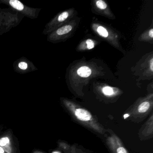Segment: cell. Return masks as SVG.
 Wrapping results in <instances>:
<instances>
[{
  "instance_id": "cell-1",
  "label": "cell",
  "mask_w": 153,
  "mask_h": 153,
  "mask_svg": "<svg viewBox=\"0 0 153 153\" xmlns=\"http://www.w3.org/2000/svg\"><path fill=\"white\" fill-rule=\"evenodd\" d=\"M62 102L71 116L79 124L101 135L105 133L104 127L88 110L68 99H63Z\"/></svg>"
},
{
  "instance_id": "cell-7",
  "label": "cell",
  "mask_w": 153,
  "mask_h": 153,
  "mask_svg": "<svg viewBox=\"0 0 153 153\" xmlns=\"http://www.w3.org/2000/svg\"><path fill=\"white\" fill-rule=\"evenodd\" d=\"M138 137L140 140H145L153 137V114L151 113L146 122L142 125L138 132Z\"/></svg>"
},
{
  "instance_id": "cell-3",
  "label": "cell",
  "mask_w": 153,
  "mask_h": 153,
  "mask_svg": "<svg viewBox=\"0 0 153 153\" xmlns=\"http://www.w3.org/2000/svg\"><path fill=\"white\" fill-rule=\"evenodd\" d=\"M16 139L11 131H3L0 129V146L6 153H19L18 142Z\"/></svg>"
},
{
  "instance_id": "cell-5",
  "label": "cell",
  "mask_w": 153,
  "mask_h": 153,
  "mask_svg": "<svg viewBox=\"0 0 153 153\" xmlns=\"http://www.w3.org/2000/svg\"><path fill=\"white\" fill-rule=\"evenodd\" d=\"M107 131L110 135L106 139V144L112 153H129L116 134L110 129H108Z\"/></svg>"
},
{
  "instance_id": "cell-19",
  "label": "cell",
  "mask_w": 153,
  "mask_h": 153,
  "mask_svg": "<svg viewBox=\"0 0 153 153\" xmlns=\"http://www.w3.org/2000/svg\"><path fill=\"white\" fill-rule=\"evenodd\" d=\"M0 153H6L4 149L1 146H0Z\"/></svg>"
},
{
  "instance_id": "cell-9",
  "label": "cell",
  "mask_w": 153,
  "mask_h": 153,
  "mask_svg": "<svg viewBox=\"0 0 153 153\" xmlns=\"http://www.w3.org/2000/svg\"><path fill=\"white\" fill-rule=\"evenodd\" d=\"M77 73L81 77L87 78L91 75L92 71L88 67L83 66L78 69Z\"/></svg>"
},
{
  "instance_id": "cell-13",
  "label": "cell",
  "mask_w": 153,
  "mask_h": 153,
  "mask_svg": "<svg viewBox=\"0 0 153 153\" xmlns=\"http://www.w3.org/2000/svg\"><path fill=\"white\" fill-rule=\"evenodd\" d=\"M18 68L21 71H26L29 68L28 64L26 62L20 61L18 64Z\"/></svg>"
},
{
  "instance_id": "cell-10",
  "label": "cell",
  "mask_w": 153,
  "mask_h": 153,
  "mask_svg": "<svg viewBox=\"0 0 153 153\" xmlns=\"http://www.w3.org/2000/svg\"><path fill=\"white\" fill-rule=\"evenodd\" d=\"M102 93L105 96L108 97H112L117 95V93L114 88L111 87L105 86L102 89Z\"/></svg>"
},
{
  "instance_id": "cell-12",
  "label": "cell",
  "mask_w": 153,
  "mask_h": 153,
  "mask_svg": "<svg viewBox=\"0 0 153 153\" xmlns=\"http://www.w3.org/2000/svg\"><path fill=\"white\" fill-rule=\"evenodd\" d=\"M97 32L100 36H102L104 38H106L109 35L108 31L106 30V28H105L101 26H99L97 27Z\"/></svg>"
},
{
  "instance_id": "cell-17",
  "label": "cell",
  "mask_w": 153,
  "mask_h": 153,
  "mask_svg": "<svg viewBox=\"0 0 153 153\" xmlns=\"http://www.w3.org/2000/svg\"><path fill=\"white\" fill-rule=\"evenodd\" d=\"M150 65H149V67H150V70L152 72L153 71V58L151 59L150 60Z\"/></svg>"
},
{
  "instance_id": "cell-4",
  "label": "cell",
  "mask_w": 153,
  "mask_h": 153,
  "mask_svg": "<svg viewBox=\"0 0 153 153\" xmlns=\"http://www.w3.org/2000/svg\"><path fill=\"white\" fill-rule=\"evenodd\" d=\"M5 4L29 18L36 19L40 10L26 6L18 0H0V3Z\"/></svg>"
},
{
  "instance_id": "cell-8",
  "label": "cell",
  "mask_w": 153,
  "mask_h": 153,
  "mask_svg": "<svg viewBox=\"0 0 153 153\" xmlns=\"http://www.w3.org/2000/svg\"><path fill=\"white\" fill-rule=\"evenodd\" d=\"M73 29L71 25H67L60 27L48 35L47 40L49 42H55L63 39L66 35L69 33Z\"/></svg>"
},
{
  "instance_id": "cell-14",
  "label": "cell",
  "mask_w": 153,
  "mask_h": 153,
  "mask_svg": "<svg viewBox=\"0 0 153 153\" xmlns=\"http://www.w3.org/2000/svg\"><path fill=\"white\" fill-rule=\"evenodd\" d=\"M97 7L101 10L107 8V5L106 3L102 0H98L96 2Z\"/></svg>"
},
{
  "instance_id": "cell-6",
  "label": "cell",
  "mask_w": 153,
  "mask_h": 153,
  "mask_svg": "<svg viewBox=\"0 0 153 153\" xmlns=\"http://www.w3.org/2000/svg\"><path fill=\"white\" fill-rule=\"evenodd\" d=\"M71 15V11H64L57 15L51 21L46 25L43 32V34L49 35L54 30L60 27L61 26L69 19Z\"/></svg>"
},
{
  "instance_id": "cell-18",
  "label": "cell",
  "mask_w": 153,
  "mask_h": 153,
  "mask_svg": "<svg viewBox=\"0 0 153 153\" xmlns=\"http://www.w3.org/2000/svg\"><path fill=\"white\" fill-rule=\"evenodd\" d=\"M149 35L151 39L153 38V29H151L149 30Z\"/></svg>"
},
{
  "instance_id": "cell-11",
  "label": "cell",
  "mask_w": 153,
  "mask_h": 153,
  "mask_svg": "<svg viewBox=\"0 0 153 153\" xmlns=\"http://www.w3.org/2000/svg\"><path fill=\"white\" fill-rule=\"evenodd\" d=\"M58 146L59 148L62 150L64 153H71V146L68 143L63 141H59L58 142Z\"/></svg>"
},
{
  "instance_id": "cell-16",
  "label": "cell",
  "mask_w": 153,
  "mask_h": 153,
  "mask_svg": "<svg viewBox=\"0 0 153 153\" xmlns=\"http://www.w3.org/2000/svg\"><path fill=\"white\" fill-rule=\"evenodd\" d=\"M71 153H85L82 151V150L77 148L75 145H72L71 146Z\"/></svg>"
},
{
  "instance_id": "cell-2",
  "label": "cell",
  "mask_w": 153,
  "mask_h": 153,
  "mask_svg": "<svg viewBox=\"0 0 153 153\" xmlns=\"http://www.w3.org/2000/svg\"><path fill=\"white\" fill-rule=\"evenodd\" d=\"M152 95L138 100L124 113V120L135 123L144 120L153 109Z\"/></svg>"
},
{
  "instance_id": "cell-21",
  "label": "cell",
  "mask_w": 153,
  "mask_h": 153,
  "mask_svg": "<svg viewBox=\"0 0 153 153\" xmlns=\"http://www.w3.org/2000/svg\"><path fill=\"white\" fill-rule=\"evenodd\" d=\"M52 153H61V152L58 150H56V151H53Z\"/></svg>"
},
{
  "instance_id": "cell-15",
  "label": "cell",
  "mask_w": 153,
  "mask_h": 153,
  "mask_svg": "<svg viewBox=\"0 0 153 153\" xmlns=\"http://www.w3.org/2000/svg\"><path fill=\"white\" fill-rule=\"evenodd\" d=\"M86 44L87 45V48L88 50H92L94 47L95 43L94 41L91 39H88L86 41Z\"/></svg>"
},
{
  "instance_id": "cell-20",
  "label": "cell",
  "mask_w": 153,
  "mask_h": 153,
  "mask_svg": "<svg viewBox=\"0 0 153 153\" xmlns=\"http://www.w3.org/2000/svg\"><path fill=\"white\" fill-rule=\"evenodd\" d=\"M33 153H44L43 152H42V151H40V150H34V151L33 152Z\"/></svg>"
}]
</instances>
